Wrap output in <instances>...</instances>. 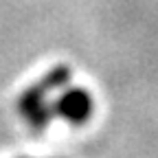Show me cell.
Returning a JSON list of instances; mask_svg holds the SVG:
<instances>
[{
    "label": "cell",
    "mask_w": 158,
    "mask_h": 158,
    "mask_svg": "<svg viewBox=\"0 0 158 158\" xmlns=\"http://www.w3.org/2000/svg\"><path fill=\"white\" fill-rule=\"evenodd\" d=\"M68 79H73V68L68 66H55L51 68L42 79L35 84L27 86L18 97V114L20 118L33 130V132H44L53 121V103L59 86H64Z\"/></svg>",
    "instance_id": "6da1fadb"
},
{
    "label": "cell",
    "mask_w": 158,
    "mask_h": 158,
    "mask_svg": "<svg viewBox=\"0 0 158 158\" xmlns=\"http://www.w3.org/2000/svg\"><path fill=\"white\" fill-rule=\"evenodd\" d=\"M53 114L55 121H64L66 125H86L94 114V97L88 88L68 79L55 94Z\"/></svg>",
    "instance_id": "7a4b0ae2"
}]
</instances>
